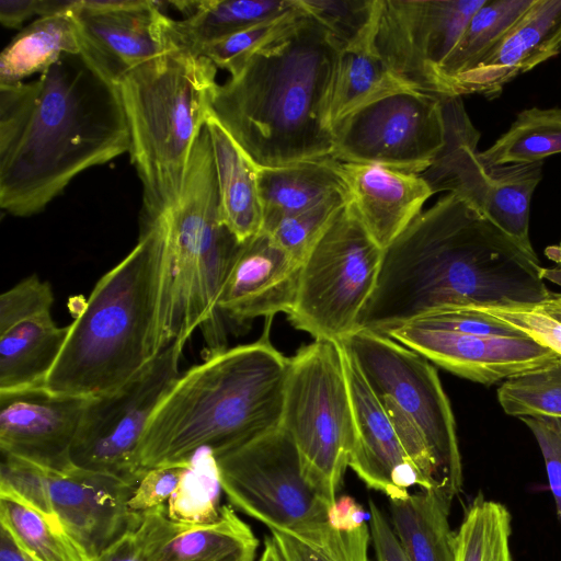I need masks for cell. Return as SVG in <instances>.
<instances>
[{
  "instance_id": "7bdbcfd3",
  "label": "cell",
  "mask_w": 561,
  "mask_h": 561,
  "mask_svg": "<svg viewBox=\"0 0 561 561\" xmlns=\"http://www.w3.org/2000/svg\"><path fill=\"white\" fill-rule=\"evenodd\" d=\"M54 294L50 285L36 275L24 278L0 296V334L12 327L51 312Z\"/></svg>"
},
{
  "instance_id": "60d3db41",
  "label": "cell",
  "mask_w": 561,
  "mask_h": 561,
  "mask_svg": "<svg viewBox=\"0 0 561 561\" xmlns=\"http://www.w3.org/2000/svg\"><path fill=\"white\" fill-rule=\"evenodd\" d=\"M296 3V8L278 18L207 43L193 54L209 59L217 68L225 69L232 76L254 51L285 31L304 12L298 0Z\"/></svg>"
},
{
  "instance_id": "603a6c76",
  "label": "cell",
  "mask_w": 561,
  "mask_h": 561,
  "mask_svg": "<svg viewBox=\"0 0 561 561\" xmlns=\"http://www.w3.org/2000/svg\"><path fill=\"white\" fill-rule=\"evenodd\" d=\"M350 203L385 250L422 213L434 194L420 174L377 164L341 162Z\"/></svg>"
},
{
  "instance_id": "8992f818",
  "label": "cell",
  "mask_w": 561,
  "mask_h": 561,
  "mask_svg": "<svg viewBox=\"0 0 561 561\" xmlns=\"http://www.w3.org/2000/svg\"><path fill=\"white\" fill-rule=\"evenodd\" d=\"M164 215L167 254L158 348L204 329L208 356L224 346L217 302L243 242L222 220L213 147L203 127L176 205Z\"/></svg>"
},
{
  "instance_id": "1f68e13d",
  "label": "cell",
  "mask_w": 561,
  "mask_h": 561,
  "mask_svg": "<svg viewBox=\"0 0 561 561\" xmlns=\"http://www.w3.org/2000/svg\"><path fill=\"white\" fill-rule=\"evenodd\" d=\"M535 0H486L472 15L440 73L451 95L453 80L471 70L524 18Z\"/></svg>"
},
{
  "instance_id": "f1b7e54d",
  "label": "cell",
  "mask_w": 561,
  "mask_h": 561,
  "mask_svg": "<svg viewBox=\"0 0 561 561\" xmlns=\"http://www.w3.org/2000/svg\"><path fill=\"white\" fill-rule=\"evenodd\" d=\"M69 333L51 312L23 321L0 334V392L44 387Z\"/></svg>"
},
{
  "instance_id": "f6af8a7d",
  "label": "cell",
  "mask_w": 561,
  "mask_h": 561,
  "mask_svg": "<svg viewBox=\"0 0 561 561\" xmlns=\"http://www.w3.org/2000/svg\"><path fill=\"white\" fill-rule=\"evenodd\" d=\"M530 430L541 450L548 476L549 488L561 522V417H519Z\"/></svg>"
},
{
  "instance_id": "f907efd6",
  "label": "cell",
  "mask_w": 561,
  "mask_h": 561,
  "mask_svg": "<svg viewBox=\"0 0 561 561\" xmlns=\"http://www.w3.org/2000/svg\"><path fill=\"white\" fill-rule=\"evenodd\" d=\"M91 561H148L145 557L134 530L126 533L118 540L103 550Z\"/></svg>"
},
{
  "instance_id": "9a60e30c",
  "label": "cell",
  "mask_w": 561,
  "mask_h": 561,
  "mask_svg": "<svg viewBox=\"0 0 561 561\" xmlns=\"http://www.w3.org/2000/svg\"><path fill=\"white\" fill-rule=\"evenodd\" d=\"M331 130L332 158L413 174L431 167L446 139L440 96L411 89L348 114Z\"/></svg>"
},
{
  "instance_id": "44dd1931",
  "label": "cell",
  "mask_w": 561,
  "mask_h": 561,
  "mask_svg": "<svg viewBox=\"0 0 561 561\" xmlns=\"http://www.w3.org/2000/svg\"><path fill=\"white\" fill-rule=\"evenodd\" d=\"M300 270L301 262L261 230L241 245L217 302L220 318L244 323L259 317L288 314Z\"/></svg>"
},
{
  "instance_id": "cb8c5ba5",
  "label": "cell",
  "mask_w": 561,
  "mask_h": 561,
  "mask_svg": "<svg viewBox=\"0 0 561 561\" xmlns=\"http://www.w3.org/2000/svg\"><path fill=\"white\" fill-rule=\"evenodd\" d=\"M561 23V0H535L524 18L471 70L451 82V95L501 94L520 73L554 57L550 43Z\"/></svg>"
},
{
  "instance_id": "816d5d0a",
  "label": "cell",
  "mask_w": 561,
  "mask_h": 561,
  "mask_svg": "<svg viewBox=\"0 0 561 561\" xmlns=\"http://www.w3.org/2000/svg\"><path fill=\"white\" fill-rule=\"evenodd\" d=\"M0 561H36L23 551L10 533L0 526Z\"/></svg>"
},
{
  "instance_id": "e575fe53",
  "label": "cell",
  "mask_w": 561,
  "mask_h": 561,
  "mask_svg": "<svg viewBox=\"0 0 561 561\" xmlns=\"http://www.w3.org/2000/svg\"><path fill=\"white\" fill-rule=\"evenodd\" d=\"M284 561H369V524L341 529L325 522L296 530H272Z\"/></svg>"
},
{
  "instance_id": "f546056e",
  "label": "cell",
  "mask_w": 561,
  "mask_h": 561,
  "mask_svg": "<svg viewBox=\"0 0 561 561\" xmlns=\"http://www.w3.org/2000/svg\"><path fill=\"white\" fill-rule=\"evenodd\" d=\"M72 9L39 16L12 38L0 56V87L41 75L66 54L82 53Z\"/></svg>"
},
{
  "instance_id": "7dc6e473",
  "label": "cell",
  "mask_w": 561,
  "mask_h": 561,
  "mask_svg": "<svg viewBox=\"0 0 561 561\" xmlns=\"http://www.w3.org/2000/svg\"><path fill=\"white\" fill-rule=\"evenodd\" d=\"M76 0H1L0 21L4 27H20L26 20L44 16L73 8Z\"/></svg>"
},
{
  "instance_id": "4316f807",
  "label": "cell",
  "mask_w": 561,
  "mask_h": 561,
  "mask_svg": "<svg viewBox=\"0 0 561 561\" xmlns=\"http://www.w3.org/2000/svg\"><path fill=\"white\" fill-rule=\"evenodd\" d=\"M257 181L263 226L308 209L334 194L348 193L341 161L332 157L259 167Z\"/></svg>"
},
{
  "instance_id": "3957f363",
  "label": "cell",
  "mask_w": 561,
  "mask_h": 561,
  "mask_svg": "<svg viewBox=\"0 0 561 561\" xmlns=\"http://www.w3.org/2000/svg\"><path fill=\"white\" fill-rule=\"evenodd\" d=\"M339 54L327 28L304 11L217 85L210 113L259 167L331 157Z\"/></svg>"
},
{
  "instance_id": "d6a6232c",
  "label": "cell",
  "mask_w": 561,
  "mask_h": 561,
  "mask_svg": "<svg viewBox=\"0 0 561 561\" xmlns=\"http://www.w3.org/2000/svg\"><path fill=\"white\" fill-rule=\"evenodd\" d=\"M561 153V108L530 107L519 112L507 131L478 152L488 168L543 161Z\"/></svg>"
},
{
  "instance_id": "e0dca14e",
  "label": "cell",
  "mask_w": 561,
  "mask_h": 561,
  "mask_svg": "<svg viewBox=\"0 0 561 561\" xmlns=\"http://www.w3.org/2000/svg\"><path fill=\"white\" fill-rule=\"evenodd\" d=\"M164 3L151 0H76L82 53L114 83L175 49L165 34Z\"/></svg>"
},
{
  "instance_id": "d6986e66",
  "label": "cell",
  "mask_w": 561,
  "mask_h": 561,
  "mask_svg": "<svg viewBox=\"0 0 561 561\" xmlns=\"http://www.w3.org/2000/svg\"><path fill=\"white\" fill-rule=\"evenodd\" d=\"M89 398L44 387L0 392V450L53 471L73 468L70 450Z\"/></svg>"
},
{
  "instance_id": "7402d4cb",
  "label": "cell",
  "mask_w": 561,
  "mask_h": 561,
  "mask_svg": "<svg viewBox=\"0 0 561 561\" xmlns=\"http://www.w3.org/2000/svg\"><path fill=\"white\" fill-rule=\"evenodd\" d=\"M134 534L148 561H254L259 548L250 526L227 504L209 524L174 522L164 505L149 510Z\"/></svg>"
},
{
  "instance_id": "52a82bcc",
  "label": "cell",
  "mask_w": 561,
  "mask_h": 561,
  "mask_svg": "<svg viewBox=\"0 0 561 561\" xmlns=\"http://www.w3.org/2000/svg\"><path fill=\"white\" fill-rule=\"evenodd\" d=\"M217 67L175 48L131 70L117 83L129 129V154L142 184L141 219L180 199L193 147L210 112Z\"/></svg>"
},
{
  "instance_id": "4dcf8cb0",
  "label": "cell",
  "mask_w": 561,
  "mask_h": 561,
  "mask_svg": "<svg viewBox=\"0 0 561 561\" xmlns=\"http://www.w3.org/2000/svg\"><path fill=\"white\" fill-rule=\"evenodd\" d=\"M407 89L373 48L342 50L337 56L331 85L329 125L332 128L348 114Z\"/></svg>"
},
{
  "instance_id": "b9f144b4",
  "label": "cell",
  "mask_w": 561,
  "mask_h": 561,
  "mask_svg": "<svg viewBox=\"0 0 561 561\" xmlns=\"http://www.w3.org/2000/svg\"><path fill=\"white\" fill-rule=\"evenodd\" d=\"M410 324L431 330L493 336H527L511 324L473 307H450L426 313ZM407 324V323H405Z\"/></svg>"
},
{
  "instance_id": "ab89813d",
  "label": "cell",
  "mask_w": 561,
  "mask_h": 561,
  "mask_svg": "<svg viewBox=\"0 0 561 561\" xmlns=\"http://www.w3.org/2000/svg\"><path fill=\"white\" fill-rule=\"evenodd\" d=\"M350 199L348 193H337L302 211L284 216L262 227L273 241L301 262Z\"/></svg>"
},
{
  "instance_id": "ac0fdd59",
  "label": "cell",
  "mask_w": 561,
  "mask_h": 561,
  "mask_svg": "<svg viewBox=\"0 0 561 561\" xmlns=\"http://www.w3.org/2000/svg\"><path fill=\"white\" fill-rule=\"evenodd\" d=\"M387 336L459 377L486 386L547 367L561 358L529 336L477 335L410 323Z\"/></svg>"
},
{
  "instance_id": "ba28073f",
  "label": "cell",
  "mask_w": 561,
  "mask_h": 561,
  "mask_svg": "<svg viewBox=\"0 0 561 561\" xmlns=\"http://www.w3.org/2000/svg\"><path fill=\"white\" fill-rule=\"evenodd\" d=\"M378 398L427 489L453 499L462 488L456 422L435 367L375 331L358 329L340 342Z\"/></svg>"
},
{
  "instance_id": "836d02e7",
  "label": "cell",
  "mask_w": 561,
  "mask_h": 561,
  "mask_svg": "<svg viewBox=\"0 0 561 561\" xmlns=\"http://www.w3.org/2000/svg\"><path fill=\"white\" fill-rule=\"evenodd\" d=\"M0 526L36 561H90L57 519L7 494H0Z\"/></svg>"
},
{
  "instance_id": "30bf717a",
  "label": "cell",
  "mask_w": 561,
  "mask_h": 561,
  "mask_svg": "<svg viewBox=\"0 0 561 561\" xmlns=\"http://www.w3.org/2000/svg\"><path fill=\"white\" fill-rule=\"evenodd\" d=\"M383 249L350 203L333 218L301 263L288 319L313 340L342 342L358 321L377 284Z\"/></svg>"
},
{
  "instance_id": "277c9868",
  "label": "cell",
  "mask_w": 561,
  "mask_h": 561,
  "mask_svg": "<svg viewBox=\"0 0 561 561\" xmlns=\"http://www.w3.org/2000/svg\"><path fill=\"white\" fill-rule=\"evenodd\" d=\"M225 348L180 375L146 427L139 462L150 468L214 455L280 426L289 357L270 340Z\"/></svg>"
},
{
  "instance_id": "5b68a950",
  "label": "cell",
  "mask_w": 561,
  "mask_h": 561,
  "mask_svg": "<svg viewBox=\"0 0 561 561\" xmlns=\"http://www.w3.org/2000/svg\"><path fill=\"white\" fill-rule=\"evenodd\" d=\"M167 254L164 215L141 219L137 244L95 284L69 325L44 388L92 398L131 378L158 353Z\"/></svg>"
},
{
  "instance_id": "d590c367",
  "label": "cell",
  "mask_w": 561,
  "mask_h": 561,
  "mask_svg": "<svg viewBox=\"0 0 561 561\" xmlns=\"http://www.w3.org/2000/svg\"><path fill=\"white\" fill-rule=\"evenodd\" d=\"M511 533L506 506L479 493L456 533L455 561H512Z\"/></svg>"
},
{
  "instance_id": "83f0119b",
  "label": "cell",
  "mask_w": 561,
  "mask_h": 561,
  "mask_svg": "<svg viewBox=\"0 0 561 561\" xmlns=\"http://www.w3.org/2000/svg\"><path fill=\"white\" fill-rule=\"evenodd\" d=\"M389 500V523L410 561H455L456 533L450 528L453 497L442 488Z\"/></svg>"
},
{
  "instance_id": "6da1fadb",
  "label": "cell",
  "mask_w": 561,
  "mask_h": 561,
  "mask_svg": "<svg viewBox=\"0 0 561 561\" xmlns=\"http://www.w3.org/2000/svg\"><path fill=\"white\" fill-rule=\"evenodd\" d=\"M541 265L454 193L417 215L383 250L358 329L387 335L450 307H525L551 293Z\"/></svg>"
},
{
  "instance_id": "8fae6325",
  "label": "cell",
  "mask_w": 561,
  "mask_h": 561,
  "mask_svg": "<svg viewBox=\"0 0 561 561\" xmlns=\"http://www.w3.org/2000/svg\"><path fill=\"white\" fill-rule=\"evenodd\" d=\"M1 457L0 494L57 519L90 561L137 528L140 514L128 510L136 484L76 467L53 471Z\"/></svg>"
},
{
  "instance_id": "8d00e7d4",
  "label": "cell",
  "mask_w": 561,
  "mask_h": 561,
  "mask_svg": "<svg viewBox=\"0 0 561 561\" xmlns=\"http://www.w3.org/2000/svg\"><path fill=\"white\" fill-rule=\"evenodd\" d=\"M222 493L215 456L210 449H201L187 461L176 489L164 505L167 515L178 523H214L221 514Z\"/></svg>"
},
{
  "instance_id": "f5cc1de1",
  "label": "cell",
  "mask_w": 561,
  "mask_h": 561,
  "mask_svg": "<svg viewBox=\"0 0 561 561\" xmlns=\"http://www.w3.org/2000/svg\"><path fill=\"white\" fill-rule=\"evenodd\" d=\"M546 255L553 261L557 266L540 268V276L545 280L552 282L561 286V241L558 245H550L546 249Z\"/></svg>"
},
{
  "instance_id": "ffe728a7",
  "label": "cell",
  "mask_w": 561,
  "mask_h": 561,
  "mask_svg": "<svg viewBox=\"0 0 561 561\" xmlns=\"http://www.w3.org/2000/svg\"><path fill=\"white\" fill-rule=\"evenodd\" d=\"M343 360L354 425L348 467L369 489L389 500L408 496L413 485L427 489L381 403L344 348Z\"/></svg>"
},
{
  "instance_id": "7a4b0ae2",
  "label": "cell",
  "mask_w": 561,
  "mask_h": 561,
  "mask_svg": "<svg viewBox=\"0 0 561 561\" xmlns=\"http://www.w3.org/2000/svg\"><path fill=\"white\" fill-rule=\"evenodd\" d=\"M129 147L118 87L83 53L0 87V206L12 216L42 211L81 172Z\"/></svg>"
},
{
  "instance_id": "2e32d148",
  "label": "cell",
  "mask_w": 561,
  "mask_h": 561,
  "mask_svg": "<svg viewBox=\"0 0 561 561\" xmlns=\"http://www.w3.org/2000/svg\"><path fill=\"white\" fill-rule=\"evenodd\" d=\"M486 0H379L373 48L407 88L449 96L440 69Z\"/></svg>"
},
{
  "instance_id": "74e56055",
  "label": "cell",
  "mask_w": 561,
  "mask_h": 561,
  "mask_svg": "<svg viewBox=\"0 0 561 561\" xmlns=\"http://www.w3.org/2000/svg\"><path fill=\"white\" fill-rule=\"evenodd\" d=\"M298 3L327 28L340 51L373 48L379 0H298Z\"/></svg>"
},
{
  "instance_id": "9f6ffc18",
  "label": "cell",
  "mask_w": 561,
  "mask_h": 561,
  "mask_svg": "<svg viewBox=\"0 0 561 561\" xmlns=\"http://www.w3.org/2000/svg\"><path fill=\"white\" fill-rule=\"evenodd\" d=\"M550 50L554 56L561 51V23H560L554 36L551 39Z\"/></svg>"
},
{
  "instance_id": "db71d44e",
  "label": "cell",
  "mask_w": 561,
  "mask_h": 561,
  "mask_svg": "<svg viewBox=\"0 0 561 561\" xmlns=\"http://www.w3.org/2000/svg\"><path fill=\"white\" fill-rule=\"evenodd\" d=\"M538 307L547 314L561 322V294H552L550 299Z\"/></svg>"
},
{
  "instance_id": "bcb514c9",
  "label": "cell",
  "mask_w": 561,
  "mask_h": 561,
  "mask_svg": "<svg viewBox=\"0 0 561 561\" xmlns=\"http://www.w3.org/2000/svg\"><path fill=\"white\" fill-rule=\"evenodd\" d=\"M187 461L148 469L128 501L131 513L141 514L163 506L176 489Z\"/></svg>"
},
{
  "instance_id": "ee69618b",
  "label": "cell",
  "mask_w": 561,
  "mask_h": 561,
  "mask_svg": "<svg viewBox=\"0 0 561 561\" xmlns=\"http://www.w3.org/2000/svg\"><path fill=\"white\" fill-rule=\"evenodd\" d=\"M473 308L511 324L561 356V322L538 306Z\"/></svg>"
},
{
  "instance_id": "11a10c76",
  "label": "cell",
  "mask_w": 561,
  "mask_h": 561,
  "mask_svg": "<svg viewBox=\"0 0 561 561\" xmlns=\"http://www.w3.org/2000/svg\"><path fill=\"white\" fill-rule=\"evenodd\" d=\"M259 561H284L272 536L265 538L264 548Z\"/></svg>"
},
{
  "instance_id": "5bb4252c",
  "label": "cell",
  "mask_w": 561,
  "mask_h": 561,
  "mask_svg": "<svg viewBox=\"0 0 561 561\" xmlns=\"http://www.w3.org/2000/svg\"><path fill=\"white\" fill-rule=\"evenodd\" d=\"M215 456L231 506L272 530H296L328 518L330 506L307 479L280 426Z\"/></svg>"
},
{
  "instance_id": "484cf974",
  "label": "cell",
  "mask_w": 561,
  "mask_h": 561,
  "mask_svg": "<svg viewBox=\"0 0 561 561\" xmlns=\"http://www.w3.org/2000/svg\"><path fill=\"white\" fill-rule=\"evenodd\" d=\"M185 14L167 19V37L175 48L193 53L213 41L273 20L296 8V0H198L171 1Z\"/></svg>"
},
{
  "instance_id": "c3c4849f",
  "label": "cell",
  "mask_w": 561,
  "mask_h": 561,
  "mask_svg": "<svg viewBox=\"0 0 561 561\" xmlns=\"http://www.w3.org/2000/svg\"><path fill=\"white\" fill-rule=\"evenodd\" d=\"M368 517L376 561H410L389 520L371 500L368 501Z\"/></svg>"
},
{
  "instance_id": "7c38bea8",
  "label": "cell",
  "mask_w": 561,
  "mask_h": 561,
  "mask_svg": "<svg viewBox=\"0 0 561 561\" xmlns=\"http://www.w3.org/2000/svg\"><path fill=\"white\" fill-rule=\"evenodd\" d=\"M446 139L431 167L420 175L433 193L459 195L519 248L537 257L529 238L531 196L542 179L543 161L485 167L477 151L480 133L460 96H440Z\"/></svg>"
},
{
  "instance_id": "681fc988",
  "label": "cell",
  "mask_w": 561,
  "mask_h": 561,
  "mask_svg": "<svg viewBox=\"0 0 561 561\" xmlns=\"http://www.w3.org/2000/svg\"><path fill=\"white\" fill-rule=\"evenodd\" d=\"M328 522L341 529H354L365 525L366 513L352 496H339L328 511Z\"/></svg>"
},
{
  "instance_id": "f35d334b",
  "label": "cell",
  "mask_w": 561,
  "mask_h": 561,
  "mask_svg": "<svg viewBox=\"0 0 561 561\" xmlns=\"http://www.w3.org/2000/svg\"><path fill=\"white\" fill-rule=\"evenodd\" d=\"M497 400L512 416L561 417V358L547 367L502 382Z\"/></svg>"
},
{
  "instance_id": "d4e9b609",
  "label": "cell",
  "mask_w": 561,
  "mask_h": 561,
  "mask_svg": "<svg viewBox=\"0 0 561 561\" xmlns=\"http://www.w3.org/2000/svg\"><path fill=\"white\" fill-rule=\"evenodd\" d=\"M205 126L213 147L222 220L244 242L263 226L259 165L210 112Z\"/></svg>"
},
{
  "instance_id": "9c48e42d",
  "label": "cell",
  "mask_w": 561,
  "mask_h": 561,
  "mask_svg": "<svg viewBox=\"0 0 561 561\" xmlns=\"http://www.w3.org/2000/svg\"><path fill=\"white\" fill-rule=\"evenodd\" d=\"M280 427L294 440L307 479L331 507L354 439L340 343L313 340L289 357Z\"/></svg>"
},
{
  "instance_id": "4fadbf2b",
  "label": "cell",
  "mask_w": 561,
  "mask_h": 561,
  "mask_svg": "<svg viewBox=\"0 0 561 561\" xmlns=\"http://www.w3.org/2000/svg\"><path fill=\"white\" fill-rule=\"evenodd\" d=\"M184 343L173 341L119 387L88 399L70 450L73 467L138 484L141 438L179 378Z\"/></svg>"
}]
</instances>
